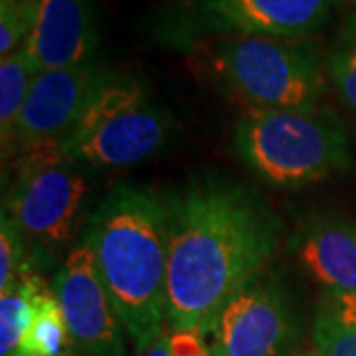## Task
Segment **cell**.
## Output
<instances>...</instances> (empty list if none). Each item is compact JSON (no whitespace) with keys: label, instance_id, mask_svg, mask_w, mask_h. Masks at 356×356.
I'll use <instances>...</instances> for the list:
<instances>
[{"label":"cell","instance_id":"cell-1","mask_svg":"<svg viewBox=\"0 0 356 356\" xmlns=\"http://www.w3.org/2000/svg\"><path fill=\"white\" fill-rule=\"evenodd\" d=\"M166 329L210 334L229 301L261 280L280 222L254 191L204 180L168 200Z\"/></svg>","mask_w":356,"mask_h":356},{"label":"cell","instance_id":"cell-2","mask_svg":"<svg viewBox=\"0 0 356 356\" xmlns=\"http://www.w3.org/2000/svg\"><path fill=\"white\" fill-rule=\"evenodd\" d=\"M168 228V200L137 184L115 186L86 224L83 240L135 355L166 329Z\"/></svg>","mask_w":356,"mask_h":356},{"label":"cell","instance_id":"cell-3","mask_svg":"<svg viewBox=\"0 0 356 356\" xmlns=\"http://www.w3.org/2000/svg\"><path fill=\"white\" fill-rule=\"evenodd\" d=\"M236 151L252 172L280 188H299L355 165L341 121L323 109H248L236 125Z\"/></svg>","mask_w":356,"mask_h":356},{"label":"cell","instance_id":"cell-4","mask_svg":"<svg viewBox=\"0 0 356 356\" xmlns=\"http://www.w3.org/2000/svg\"><path fill=\"white\" fill-rule=\"evenodd\" d=\"M210 67L248 109H315L325 88L317 51L303 38L226 32Z\"/></svg>","mask_w":356,"mask_h":356},{"label":"cell","instance_id":"cell-5","mask_svg":"<svg viewBox=\"0 0 356 356\" xmlns=\"http://www.w3.org/2000/svg\"><path fill=\"white\" fill-rule=\"evenodd\" d=\"M170 127V117L139 81L109 74L58 149L86 168H123L161 153Z\"/></svg>","mask_w":356,"mask_h":356},{"label":"cell","instance_id":"cell-6","mask_svg":"<svg viewBox=\"0 0 356 356\" xmlns=\"http://www.w3.org/2000/svg\"><path fill=\"white\" fill-rule=\"evenodd\" d=\"M88 192L86 166L67 159L58 147H34L20 151L2 210L28 242L56 250L70 240Z\"/></svg>","mask_w":356,"mask_h":356},{"label":"cell","instance_id":"cell-7","mask_svg":"<svg viewBox=\"0 0 356 356\" xmlns=\"http://www.w3.org/2000/svg\"><path fill=\"white\" fill-rule=\"evenodd\" d=\"M51 289L62 309L76 356H127L123 323L86 240L72 248L56 273Z\"/></svg>","mask_w":356,"mask_h":356},{"label":"cell","instance_id":"cell-8","mask_svg":"<svg viewBox=\"0 0 356 356\" xmlns=\"http://www.w3.org/2000/svg\"><path fill=\"white\" fill-rule=\"evenodd\" d=\"M208 337L212 356H289L299 321L277 281L257 280L224 307Z\"/></svg>","mask_w":356,"mask_h":356},{"label":"cell","instance_id":"cell-9","mask_svg":"<svg viewBox=\"0 0 356 356\" xmlns=\"http://www.w3.org/2000/svg\"><path fill=\"white\" fill-rule=\"evenodd\" d=\"M107 76L97 62L40 72L20 113L16 147H58L77 127Z\"/></svg>","mask_w":356,"mask_h":356},{"label":"cell","instance_id":"cell-10","mask_svg":"<svg viewBox=\"0 0 356 356\" xmlns=\"http://www.w3.org/2000/svg\"><path fill=\"white\" fill-rule=\"evenodd\" d=\"M24 48L38 74L95 62L99 32L93 0H40L36 26Z\"/></svg>","mask_w":356,"mask_h":356},{"label":"cell","instance_id":"cell-11","mask_svg":"<svg viewBox=\"0 0 356 356\" xmlns=\"http://www.w3.org/2000/svg\"><path fill=\"white\" fill-rule=\"evenodd\" d=\"M222 32L305 38L331 20L337 0H198Z\"/></svg>","mask_w":356,"mask_h":356},{"label":"cell","instance_id":"cell-12","mask_svg":"<svg viewBox=\"0 0 356 356\" xmlns=\"http://www.w3.org/2000/svg\"><path fill=\"white\" fill-rule=\"evenodd\" d=\"M295 257L327 293H356V226L318 218L295 238Z\"/></svg>","mask_w":356,"mask_h":356},{"label":"cell","instance_id":"cell-13","mask_svg":"<svg viewBox=\"0 0 356 356\" xmlns=\"http://www.w3.org/2000/svg\"><path fill=\"white\" fill-rule=\"evenodd\" d=\"M318 356H356V293H327L313 318Z\"/></svg>","mask_w":356,"mask_h":356},{"label":"cell","instance_id":"cell-14","mask_svg":"<svg viewBox=\"0 0 356 356\" xmlns=\"http://www.w3.org/2000/svg\"><path fill=\"white\" fill-rule=\"evenodd\" d=\"M14 356H76L60 303L46 283L34 297V313Z\"/></svg>","mask_w":356,"mask_h":356},{"label":"cell","instance_id":"cell-15","mask_svg":"<svg viewBox=\"0 0 356 356\" xmlns=\"http://www.w3.org/2000/svg\"><path fill=\"white\" fill-rule=\"evenodd\" d=\"M36 76L38 72L26 48L0 58V137L4 154L16 147L20 113Z\"/></svg>","mask_w":356,"mask_h":356},{"label":"cell","instance_id":"cell-16","mask_svg":"<svg viewBox=\"0 0 356 356\" xmlns=\"http://www.w3.org/2000/svg\"><path fill=\"white\" fill-rule=\"evenodd\" d=\"M44 285L36 273H28L0 291V356H14L34 313V297Z\"/></svg>","mask_w":356,"mask_h":356},{"label":"cell","instance_id":"cell-17","mask_svg":"<svg viewBox=\"0 0 356 356\" xmlns=\"http://www.w3.org/2000/svg\"><path fill=\"white\" fill-rule=\"evenodd\" d=\"M38 10L40 0H0V58L24 48Z\"/></svg>","mask_w":356,"mask_h":356},{"label":"cell","instance_id":"cell-18","mask_svg":"<svg viewBox=\"0 0 356 356\" xmlns=\"http://www.w3.org/2000/svg\"><path fill=\"white\" fill-rule=\"evenodd\" d=\"M329 74L343 103L356 117V18L348 22L332 48Z\"/></svg>","mask_w":356,"mask_h":356},{"label":"cell","instance_id":"cell-19","mask_svg":"<svg viewBox=\"0 0 356 356\" xmlns=\"http://www.w3.org/2000/svg\"><path fill=\"white\" fill-rule=\"evenodd\" d=\"M0 291H4L20 277L34 271L26 257L28 240L4 210L0 214Z\"/></svg>","mask_w":356,"mask_h":356},{"label":"cell","instance_id":"cell-20","mask_svg":"<svg viewBox=\"0 0 356 356\" xmlns=\"http://www.w3.org/2000/svg\"><path fill=\"white\" fill-rule=\"evenodd\" d=\"M137 356H212L206 334L198 331H168L165 329Z\"/></svg>","mask_w":356,"mask_h":356},{"label":"cell","instance_id":"cell-21","mask_svg":"<svg viewBox=\"0 0 356 356\" xmlns=\"http://www.w3.org/2000/svg\"><path fill=\"white\" fill-rule=\"evenodd\" d=\"M289 356H318V353L313 348V350H299V353H293Z\"/></svg>","mask_w":356,"mask_h":356},{"label":"cell","instance_id":"cell-22","mask_svg":"<svg viewBox=\"0 0 356 356\" xmlns=\"http://www.w3.org/2000/svg\"><path fill=\"white\" fill-rule=\"evenodd\" d=\"M355 2H356V0H355Z\"/></svg>","mask_w":356,"mask_h":356}]
</instances>
